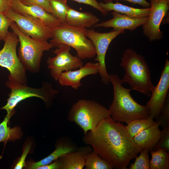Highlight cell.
Masks as SVG:
<instances>
[{"label":"cell","instance_id":"1","mask_svg":"<svg viewBox=\"0 0 169 169\" xmlns=\"http://www.w3.org/2000/svg\"><path fill=\"white\" fill-rule=\"evenodd\" d=\"M83 141L100 156L117 169H127L130 161L142 149L127 131L125 126L110 117L84 135Z\"/></svg>","mask_w":169,"mask_h":169},{"label":"cell","instance_id":"2","mask_svg":"<svg viewBox=\"0 0 169 169\" xmlns=\"http://www.w3.org/2000/svg\"><path fill=\"white\" fill-rule=\"evenodd\" d=\"M109 78L113 88V101L108 109L113 120L128 124L134 120L150 116L146 105H140L133 99L130 93L131 89L123 86L117 75L109 74Z\"/></svg>","mask_w":169,"mask_h":169},{"label":"cell","instance_id":"3","mask_svg":"<svg viewBox=\"0 0 169 169\" xmlns=\"http://www.w3.org/2000/svg\"><path fill=\"white\" fill-rule=\"evenodd\" d=\"M120 65L125 71L123 83L129 84L131 90L149 95L154 88L151 72L144 57L133 49L128 48L124 52Z\"/></svg>","mask_w":169,"mask_h":169},{"label":"cell","instance_id":"4","mask_svg":"<svg viewBox=\"0 0 169 169\" xmlns=\"http://www.w3.org/2000/svg\"><path fill=\"white\" fill-rule=\"evenodd\" d=\"M52 30L54 36L50 43L53 47L66 44L75 49L77 56L81 59H92L96 55L92 43L86 36L87 28L65 24Z\"/></svg>","mask_w":169,"mask_h":169},{"label":"cell","instance_id":"5","mask_svg":"<svg viewBox=\"0 0 169 169\" xmlns=\"http://www.w3.org/2000/svg\"><path fill=\"white\" fill-rule=\"evenodd\" d=\"M18 36L20 46L18 58L26 70L33 73L38 72L43 53L53 47L48 41L34 38L22 33L13 22L10 27Z\"/></svg>","mask_w":169,"mask_h":169},{"label":"cell","instance_id":"6","mask_svg":"<svg viewBox=\"0 0 169 169\" xmlns=\"http://www.w3.org/2000/svg\"><path fill=\"white\" fill-rule=\"evenodd\" d=\"M110 117L109 110L102 105L93 100L81 99L73 105L68 119L79 126L85 135L95 130L102 120Z\"/></svg>","mask_w":169,"mask_h":169},{"label":"cell","instance_id":"7","mask_svg":"<svg viewBox=\"0 0 169 169\" xmlns=\"http://www.w3.org/2000/svg\"><path fill=\"white\" fill-rule=\"evenodd\" d=\"M19 42L13 32H8L3 48L0 50V66L10 73L8 80L26 85V69L17 54L16 48Z\"/></svg>","mask_w":169,"mask_h":169},{"label":"cell","instance_id":"8","mask_svg":"<svg viewBox=\"0 0 169 169\" xmlns=\"http://www.w3.org/2000/svg\"><path fill=\"white\" fill-rule=\"evenodd\" d=\"M125 33L124 30H114L101 33L93 29H87L86 36L92 43L96 52L95 60L99 64L98 70L102 82L107 85L110 82L109 74L106 68L105 57L108 47L111 41L118 36Z\"/></svg>","mask_w":169,"mask_h":169},{"label":"cell","instance_id":"9","mask_svg":"<svg viewBox=\"0 0 169 169\" xmlns=\"http://www.w3.org/2000/svg\"><path fill=\"white\" fill-rule=\"evenodd\" d=\"M3 13L14 22L18 28L27 35L45 41L53 37L52 29L37 18L18 13L11 8Z\"/></svg>","mask_w":169,"mask_h":169},{"label":"cell","instance_id":"10","mask_svg":"<svg viewBox=\"0 0 169 169\" xmlns=\"http://www.w3.org/2000/svg\"><path fill=\"white\" fill-rule=\"evenodd\" d=\"M71 47L64 44L59 45L53 51L54 57H49L47 63L52 77L58 81L63 72L76 69L83 65L82 59L78 56H74L70 53Z\"/></svg>","mask_w":169,"mask_h":169},{"label":"cell","instance_id":"11","mask_svg":"<svg viewBox=\"0 0 169 169\" xmlns=\"http://www.w3.org/2000/svg\"><path fill=\"white\" fill-rule=\"evenodd\" d=\"M6 85L10 90L7 104L0 109H4L7 112V115H13V110L18 104L27 98L32 97L40 98L44 101L49 94L54 93V90L47 87L35 88L18 83L14 81L9 80Z\"/></svg>","mask_w":169,"mask_h":169},{"label":"cell","instance_id":"12","mask_svg":"<svg viewBox=\"0 0 169 169\" xmlns=\"http://www.w3.org/2000/svg\"><path fill=\"white\" fill-rule=\"evenodd\" d=\"M150 11L147 22L142 25L143 32L150 42L159 40L163 37L160 29L164 17L168 12L169 0H150Z\"/></svg>","mask_w":169,"mask_h":169},{"label":"cell","instance_id":"13","mask_svg":"<svg viewBox=\"0 0 169 169\" xmlns=\"http://www.w3.org/2000/svg\"><path fill=\"white\" fill-rule=\"evenodd\" d=\"M169 88V61L166 59L159 81L151 92V96L146 106L149 115L156 119L164 105Z\"/></svg>","mask_w":169,"mask_h":169},{"label":"cell","instance_id":"14","mask_svg":"<svg viewBox=\"0 0 169 169\" xmlns=\"http://www.w3.org/2000/svg\"><path fill=\"white\" fill-rule=\"evenodd\" d=\"M99 67L98 62H88L79 69L63 72L58 81L62 86H70L77 90L82 85L81 80L87 76L98 73Z\"/></svg>","mask_w":169,"mask_h":169},{"label":"cell","instance_id":"15","mask_svg":"<svg viewBox=\"0 0 169 169\" xmlns=\"http://www.w3.org/2000/svg\"><path fill=\"white\" fill-rule=\"evenodd\" d=\"M11 8L15 12L23 15H29L41 20L46 25L54 29L60 26L61 23L51 13L46 12L36 5H26L20 0H12Z\"/></svg>","mask_w":169,"mask_h":169},{"label":"cell","instance_id":"16","mask_svg":"<svg viewBox=\"0 0 169 169\" xmlns=\"http://www.w3.org/2000/svg\"><path fill=\"white\" fill-rule=\"evenodd\" d=\"M111 14L113 16L112 18L98 23L93 27H111L114 28V30L127 29L133 31L146 23L148 19V17L132 18L115 11H113Z\"/></svg>","mask_w":169,"mask_h":169},{"label":"cell","instance_id":"17","mask_svg":"<svg viewBox=\"0 0 169 169\" xmlns=\"http://www.w3.org/2000/svg\"><path fill=\"white\" fill-rule=\"evenodd\" d=\"M160 123L156 121L149 127L140 132L133 138L135 143L142 150H152L160 137Z\"/></svg>","mask_w":169,"mask_h":169},{"label":"cell","instance_id":"18","mask_svg":"<svg viewBox=\"0 0 169 169\" xmlns=\"http://www.w3.org/2000/svg\"><path fill=\"white\" fill-rule=\"evenodd\" d=\"M92 151V147L87 145L59 158L61 165V169H83L87 156Z\"/></svg>","mask_w":169,"mask_h":169},{"label":"cell","instance_id":"19","mask_svg":"<svg viewBox=\"0 0 169 169\" xmlns=\"http://www.w3.org/2000/svg\"><path fill=\"white\" fill-rule=\"evenodd\" d=\"M99 18L89 12H80L70 8L66 17L67 24L76 27L90 28L98 23Z\"/></svg>","mask_w":169,"mask_h":169},{"label":"cell","instance_id":"20","mask_svg":"<svg viewBox=\"0 0 169 169\" xmlns=\"http://www.w3.org/2000/svg\"><path fill=\"white\" fill-rule=\"evenodd\" d=\"M99 3L100 7L107 12L115 11L134 18L148 17L150 11V7L144 8H134L122 4L117 1L116 3L100 2Z\"/></svg>","mask_w":169,"mask_h":169},{"label":"cell","instance_id":"21","mask_svg":"<svg viewBox=\"0 0 169 169\" xmlns=\"http://www.w3.org/2000/svg\"><path fill=\"white\" fill-rule=\"evenodd\" d=\"M78 148L67 140L66 141L57 145L55 150L49 155L38 161L32 163L30 168L36 169L39 166L50 164L70 152L77 150Z\"/></svg>","mask_w":169,"mask_h":169},{"label":"cell","instance_id":"22","mask_svg":"<svg viewBox=\"0 0 169 169\" xmlns=\"http://www.w3.org/2000/svg\"><path fill=\"white\" fill-rule=\"evenodd\" d=\"M151 158L150 161V169H169V152L164 149L150 151Z\"/></svg>","mask_w":169,"mask_h":169},{"label":"cell","instance_id":"23","mask_svg":"<svg viewBox=\"0 0 169 169\" xmlns=\"http://www.w3.org/2000/svg\"><path fill=\"white\" fill-rule=\"evenodd\" d=\"M13 115H7L3 121L0 123V142L14 141L18 139L21 135L18 127L12 128L8 126L9 120Z\"/></svg>","mask_w":169,"mask_h":169},{"label":"cell","instance_id":"24","mask_svg":"<svg viewBox=\"0 0 169 169\" xmlns=\"http://www.w3.org/2000/svg\"><path fill=\"white\" fill-rule=\"evenodd\" d=\"M52 14L58 20L61 25L66 24V17L70 8L66 0H49Z\"/></svg>","mask_w":169,"mask_h":169},{"label":"cell","instance_id":"25","mask_svg":"<svg viewBox=\"0 0 169 169\" xmlns=\"http://www.w3.org/2000/svg\"><path fill=\"white\" fill-rule=\"evenodd\" d=\"M155 122L150 116L147 118L134 120L127 124L125 128L130 136L133 138L140 132L152 125Z\"/></svg>","mask_w":169,"mask_h":169},{"label":"cell","instance_id":"26","mask_svg":"<svg viewBox=\"0 0 169 169\" xmlns=\"http://www.w3.org/2000/svg\"><path fill=\"white\" fill-rule=\"evenodd\" d=\"M84 168L85 169H112L114 166L93 150L86 157Z\"/></svg>","mask_w":169,"mask_h":169},{"label":"cell","instance_id":"27","mask_svg":"<svg viewBox=\"0 0 169 169\" xmlns=\"http://www.w3.org/2000/svg\"><path fill=\"white\" fill-rule=\"evenodd\" d=\"M146 149H142L139 156L136 157L133 163L131 164L129 169H150L149 152Z\"/></svg>","mask_w":169,"mask_h":169},{"label":"cell","instance_id":"28","mask_svg":"<svg viewBox=\"0 0 169 169\" xmlns=\"http://www.w3.org/2000/svg\"><path fill=\"white\" fill-rule=\"evenodd\" d=\"M160 123V126L163 128L169 126V96L168 94L164 105L156 119Z\"/></svg>","mask_w":169,"mask_h":169},{"label":"cell","instance_id":"29","mask_svg":"<svg viewBox=\"0 0 169 169\" xmlns=\"http://www.w3.org/2000/svg\"><path fill=\"white\" fill-rule=\"evenodd\" d=\"M164 149L169 152V126L163 128L161 131V136L157 143L152 150Z\"/></svg>","mask_w":169,"mask_h":169},{"label":"cell","instance_id":"30","mask_svg":"<svg viewBox=\"0 0 169 169\" xmlns=\"http://www.w3.org/2000/svg\"><path fill=\"white\" fill-rule=\"evenodd\" d=\"M13 22L3 13H0V38L4 42L9 32L8 28Z\"/></svg>","mask_w":169,"mask_h":169},{"label":"cell","instance_id":"31","mask_svg":"<svg viewBox=\"0 0 169 169\" xmlns=\"http://www.w3.org/2000/svg\"><path fill=\"white\" fill-rule=\"evenodd\" d=\"M22 3L27 6L36 5L39 6L48 13H52L49 0H20Z\"/></svg>","mask_w":169,"mask_h":169},{"label":"cell","instance_id":"32","mask_svg":"<svg viewBox=\"0 0 169 169\" xmlns=\"http://www.w3.org/2000/svg\"><path fill=\"white\" fill-rule=\"evenodd\" d=\"M79 3L89 5L99 11L103 15L105 16L108 14L100 6L97 0H72Z\"/></svg>","mask_w":169,"mask_h":169},{"label":"cell","instance_id":"33","mask_svg":"<svg viewBox=\"0 0 169 169\" xmlns=\"http://www.w3.org/2000/svg\"><path fill=\"white\" fill-rule=\"evenodd\" d=\"M31 145H28L24 149L22 154L16 164L14 169H21L25 166V160L30 148Z\"/></svg>","mask_w":169,"mask_h":169},{"label":"cell","instance_id":"34","mask_svg":"<svg viewBox=\"0 0 169 169\" xmlns=\"http://www.w3.org/2000/svg\"><path fill=\"white\" fill-rule=\"evenodd\" d=\"M105 3L113 2L114 1H123L129 2L133 4H137L145 8H150L151 7V3L146 0H102Z\"/></svg>","mask_w":169,"mask_h":169},{"label":"cell","instance_id":"35","mask_svg":"<svg viewBox=\"0 0 169 169\" xmlns=\"http://www.w3.org/2000/svg\"><path fill=\"white\" fill-rule=\"evenodd\" d=\"M61 165L59 159L47 165L39 166L37 169H61Z\"/></svg>","mask_w":169,"mask_h":169},{"label":"cell","instance_id":"36","mask_svg":"<svg viewBox=\"0 0 169 169\" xmlns=\"http://www.w3.org/2000/svg\"><path fill=\"white\" fill-rule=\"evenodd\" d=\"M12 0H0V13H3L11 8Z\"/></svg>","mask_w":169,"mask_h":169},{"label":"cell","instance_id":"37","mask_svg":"<svg viewBox=\"0 0 169 169\" xmlns=\"http://www.w3.org/2000/svg\"><path fill=\"white\" fill-rule=\"evenodd\" d=\"M1 40H1V38H0V41H1Z\"/></svg>","mask_w":169,"mask_h":169}]
</instances>
